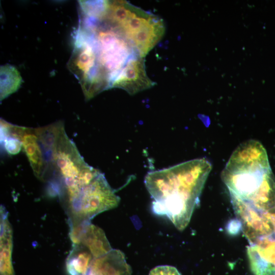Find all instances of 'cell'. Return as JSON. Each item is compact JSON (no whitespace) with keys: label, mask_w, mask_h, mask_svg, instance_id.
Wrapping results in <instances>:
<instances>
[{"label":"cell","mask_w":275,"mask_h":275,"mask_svg":"<svg viewBox=\"0 0 275 275\" xmlns=\"http://www.w3.org/2000/svg\"><path fill=\"white\" fill-rule=\"evenodd\" d=\"M99 63L108 74H116L126 64L131 47L116 31L99 33Z\"/></svg>","instance_id":"cell-5"},{"label":"cell","mask_w":275,"mask_h":275,"mask_svg":"<svg viewBox=\"0 0 275 275\" xmlns=\"http://www.w3.org/2000/svg\"><path fill=\"white\" fill-rule=\"evenodd\" d=\"M70 237L72 245H82L94 258L102 256L113 249L104 231L91 222L70 226Z\"/></svg>","instance_id":"cell-8"},{"label":"cell","mask_w":275,"mask_h":275,"mask_svg":"<svg viewBox=\"0 0 275 275\" xmlns=\"http://www.w3.org/2000/svg\"><path fill=\"white\" fill-rule=\"evenodd\" d=\"M211 170L205 158H197L148 173L147 189L154 199L152 211L165 215L181 231L188 224Z\"/></svg>","instance_id":"cell-1"},{"label":"cell","mask_w":275,"mask_h":275,"mask_svg":"<svg viewBox=\"0 0 275 275\" xmlns=\"http://www.w3.org/2000/svg\"><path fill=\"white\" fill-rule=\"evenodd\" d=\"M1 101L15 92L20 86L22 79L14 66L6 64L1 66Z\"/></svg>","instance_id":"cell-12"},{"label":"cell","mask_w":275,"mask_h":275,"mask_svg":"<svg viewBox=\"0 0 275 275\" xmlns=\"http://www.w3.org/2000/svg\"><path fill=\"white\" fill-rule=\"evenodd\" d=\"M221 177L231 200L262 211L275 209V179L266 150L259 141L251 140L238 146Z\"/></svg>","instance_id":"cell-2"},{"label":"cell","mask_w":275,"mask_h":275,"mask_svg":"<svg viewBox=\"0 0 275 275\" xmlns=\"http://www.w3.org/2000/svg\"><path fill=\"white\" fill-rule=\"evenodd\" d=\"M149 275H181V274L174 266L159 265L152 269Z\"/></svg>","instance_id":"cell-14"},{"label":"cell","mask_w":275,"mask_h":275,"mask_svg":"<svg viewBox=\"0 0 275 275\" xmlns=\"http://www.w3.org/2000/svg\"><path fill=\"white\" fill-rule=\"evenodd\" d=\"M5 128L7 133L19 139L22 144L32 169L36 177L46 181L48 164L35 129L19 126L6 122Z\"/></svg>","instance_id":"cell-6"},{"label":"cell","mask_w":275,"mask_h":275,"mask_svg":"<svg viewBox=\"0 0 275 275\" xmlns=\"http://www.w3.org/2000/svg\"><path fill=\"white\" fill-rule=\"evenodd\" d=\"M131 272L123 253L112 249L106 254L94 258L87 275H131Z\"/></svg>","instance_id":"cell-9"},{"label":"cell","mask_w":275,"mask_h":275,"mask_svg":"<svg viewBox=\"0 0 275 275\" xmlns=\"http://www.w3.org/2000/svg\"><path fill=\"white\" fill-rule=\"evenodd\" d=\"M120 201V197L111 187L104 174L101 173L82 188L65 209L69 217V225L91 222L97 214L116 207Z\"/></svg>","instance_id":"cell-4"},{"label":"cell","mask_w":275,"mask_h":275,"mask_svg":"<svg viewBox=\"0 0 275 275\" xmlns=\"http://www.w3.org/2000/svg\"><path fill=\"white\" fill-rule=\"evenodd\" d=\"M0 270L1 275H14L12 263L13 231L8 212L1 206Z\"/></svg>","instance_id":"cell-10"},{"label":"cell","mask_w":275,"mask_h":275,"mask_svg":"<svg viewBox=\"0 0 275 275\" xmlns=\"http://www.w3.org/2000/svg\"><path fill=\"white\" fill-rule=\"evenodd\" d=\"M102 18L106 19L142 58L160 41L165 32L161 18L126 1H106Z\"/></svg>","instance_id":"cell-3"},{"label":"cell","mask_w":275,"mask_h":275,"mask_svg":"<svg viewBox=\"0 0 275 275\" xmlns=\"http://www.w3.org/2000/svg\"><path fill=\"white\" fill-rule=\"evenodd\" d=\"M154 82L147 76L143 58L128 60L112 81L111 87L124 90L130 95L152 87Z\"/></svg>","instance_id":"cell-7"},{"label":"cell","mask_w":275,"mask_h":275,"mask_svg":"<svg viewBox=\"0 0 275 275\" xmlns=\"http://www.w3.org/2000/svg\"><path fill=\"white\" fill-rule=\"evenodd\" d=\"M4 147L7 152L10 154H16L19 152L22 147L21 141L12 136H1Z\"/></svg>","instance_id":"cell-13"},{"label":"cell","mask_w":275,"mask_h":275,"mask_svg":"<svg viewBox=\"0 0 275 275\" xmlns=\"http://www.w3.org/2000/svg\"><path fill=\"white\" fill-rule=\"evenodd\" d=\"M94 258L90 252L82 245H72L66 261L68 275H87Z\"/></svg>","instance_id":"cell-11"}]
</instances>
